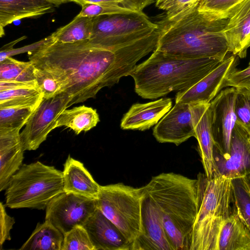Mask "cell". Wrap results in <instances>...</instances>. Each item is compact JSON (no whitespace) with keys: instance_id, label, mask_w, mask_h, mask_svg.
<instances>
[{"instance_id":"cell-37","label":"cell","mask_w":250,"mask_h":250,"mask_svg":"<svg viewBox=\"0 0 250 250\" xmlns=\"http://www.w3.org/2000/svg\"><path fill=\"white\" fill-rule=\"evenodd\" d=\"M54 40L52 34L32 44L18 48H12L8 50H0V62L9 57L21 53L34 52L46 43L49 42Z\"/></svg>"},{"instance_id":"cell-25","label":"cell","mask_w":250,"mask_h":250,"mask_svg":"<svg viewBox=\"0 0 250 250\" xmlns=\"http://www.w3.org/2000/svg\"><path fill=\"white\" fill-rule=\"evenodd\" d=\"M99 122L96 109L81 105L64 110L58 119L56 127L66 126L78 135L82 131L86 132L94 127Z\"/></svg>"},{"instance_id":"cell-6","label":"cell","mask_w":250,"mask_h":250,"mask_svg":"<svg viewBox=\"0 0 250 250\" xmlns=\"http://www.w3.org/2000/svg\"><path fill=\"white\" fill-rule=\"evenodd\" d=\"M64 192L62 172L37 161L22 165L6 188L5 206L10 208L44 209Z\"/></svg>"},{"instance_id":"cell-29","label":"cell","mask_w":250,"mask_h":250,"mask_svg":"<svg viewBox=\"0 0 250 250\" xmlns=\"http://www.w3.org/2000/svg\"><path fill=\"white\" fill-rule=\"evenodd\" d=\"M234 205L240 217L250 228V193L243 177L231 179Z\"/></svg>"},{"instance_id":"cell-9","label":"cell","mask_w":250,"mask_h":250,"mask_svg":"<svg viewBox=\"0 0 250 250\" xmlns=\"http://www.w3.org/2000/svg\"><path fill=\"white\" fill-rule=\"evenodd\" d=\"M70 102L69 97L64 92L43 99L21 133L24 151L36 150L46 139L48 134L57 128L59 117L69 107Z\"/></svg>"},{"instance_id":"cell-20","label":"cell","mask_w":250,"mask_h":250,"mask_svg":"<svg viewBox=\"0 0 250 250\" xmlns=\"http://www.w3.org/2000/svg\"><path fill=\"white\" fill-rule=\"evenodd\" d=\"M172 100L169 98L146 103L133 104L121 122L123 129L144 131L156 125L170 110Z\"/></svg>"},{"instance_id":"cell-7","label":"cell","mask_w":250,"mask_h":250,"mask_svg":"<svg viewBox=\"0 0 250 250\" xmlns=\"http://www.w3.org/2000/svg\"><path fill=\"white\" fill-rule=\"evenodd\" d=\"M143 187L122 183L101 186L97 207L121 230L132 246L143 233L142 202Z\"/></svg>"},{"instance_id":"cell-2","label":"cell","mask_w":250,"mask_h":250,"mask_svg":"<svg viewBox=\"0 0 250 250\" xmlns=\"http://www.w3.org/2000/svg\"><path fill=\"white\" fill-rule=\"evenodd\" d=\"M199 0L156 24L159 38L155 49L188 59L212 58L221 61L228 46L224 34L228 19L214 17L199 10Z\"/></svg>"},{"instance_id":"cell-32","label":"cell","mask_w":250,"mask_h":250,"mask_svg":"<svg viewBox=\"0 0 250 250\" xmlns=\"http://www.w3.org/2000/svg\"><path fill=\"white\" fill-rule=\"evenodd\" d=\"M62 250H95L83 226H77L64 235Z\"/></svg>"},{"instance_id":"cell-23","label":"cell","mask_w":250,"mask_h":250,"mask_svg":"<svg viewBox=\"0 0 250 250\" xmlns=\"http://www.w3.org/2000/svg\"><path fill=\"white\" fill-rule=\"evenodd\" d=\"M217 250H250V228L240 217L234 205L221 228Z\"/></svg>"},{"instance_id":"cell-3","label":"cell","mask_w":250,"mask_h":250,"mask_svg":"<svg viewBox=\"0 0 250 250\" xmlns=\"http://www.w3.org/2000/svg\"><path fill=\"white\" fill-rule=\"evenodd\" d=\"M157 209L173 250H189L201 202L200 182L173 172L152 177L143 187Z\"/></svg>"},{"instance_id":"cell-15","label":"cell","mask_w":250,"mask_h":250,"mask_svg":"<svg viewBox=\"0 0 250 250\" xmlns=\"http://www.w3.org/2000/svg\"><path fill=\"white\" fill-rule=\"evenodd\" d=\"M190 104L195 137L198 143V149L202 163L208 179L217 176L214 159V144L211 127L210 103H196Z\"/></svg>"},{"instance_id":"cell-4","label":"cell","mask_w":250,"mask_h":250,"mask_svg":"<svg viewBox=\"0 0 250 250\" xmlns=\"http://www.w3.org/2000/svg\"><path fill=\"white\" fill-rule=\"evenodd\" d=\"M221 62L212 58H181L155 49L147 60L137 65L130 76L139 96L155 99L191 87Z\"/></svg>"},{"instance_id":"cell-5","label":"cell","mask_w":250,"mask_h":250,"mask_svg":"<svg viewBox=\"0 0 250 250\" xmlns=\"http://www.w3.org/2000/svg\"><path fill=\"white\" fill-rule=\"evenodd\" d=\"M201 202L193 226L189 250H217L222 225L233 209L231 179L219 175L208 179L198 176Z\"/></svg>"},{"instance_id":"cell-12","label":"cell","mask_w":250,"mask_h":250,"mask_svg":"<svg viewBox=\"0 0 250 250\" xmlns=\"http://www.w3.org/2000/svg\"><path fill=\"white\" fill-rule=\"evenodd\" d=\"M217 176L229 179L250 174V131L236 121L226 158L214 154Z\"/></svg>"},{"instance_id":"cell-43","label":"cell","mask_w":250,"mask_h":250,"mask_svg":"<svg viewBox=\"0 0 250 250\" xmlns=\"http://www.w3.org/2000/svg\"><path fill=\"white\" fill-rule=\"evenodd\" d=\"M250 193V174L243 177Z\"/></svg>"},{"instance_id":"cell-34","label":"cell","mask_w":250,"mask_h":250,"mask_svg":"<svg viewBox=\"0 0 250 250\" xmlns=\"http://www.w3.org/2000/svg\"><path fill=\"white\" fill-rule=\"evenodd\" d=\"M34 75L38 86L41 90L43 98L53 97L63 92L61 83L51 73L35 67Z\"/></svg>"},{"instance_id":"cell-33","label":"cell","mask_w":250,"mask_h":250,"mask_svg":"<svg viewBox=\"0 0 250 250\" xmlns=\"http://www.w3.org/2000/svg\"><path fill=\"white\" fill-rule=\"evenodd\" d=\"M234 109L236 121L250 131V88H236Z\"/></svg>"},{"instance_id":"cell-35","label":"cell","mask_w":250,"mask_h":250,"mask_svg":"<svg viewBox=\"0 0 250 250\" xmlns=\"http://www.w3.org/2000/svg\"><path fill=\"white\" fill-rule=\"evenodd\" d=\"M134 11H136L126 8L118 4L87 3L82 6V10L77 16L94 18L103 15L128 13Z\"/></svg>"},{"instance_id":"cell-22","label":"cell","mask_w":250,"mask_h":250,"mask_svg":"<svg viewBox=\"0 0 250 250\" xmlns=\"http://www.w3.org/2000/svg\"><path fill=\"white\" fill-rule=\"evenodd\" d=\"M54 5L46 0H0V36L4 28L15 21L37 18L52 12Z\"/></svg>"},{"instance_id":"cell-39","label":"cell","mask_w":250,"mask_h":250,"mask_svg":"<svg viewBox=\"0 0 250 250\" xmlns=\"http://www.w3.org/2000/svg\"><path fill=\"white\" fill-rule=\"evenodd\" d=\"M0 249L3 244L6 240L11 239L10 231L15 223L14 218L8 215L5 210V206L2 202L0 203Z\"/></svg>"},{"instance_id":"cell-13","label":"cell","mask_w":250,"mask_h":250,"mask_svg":"<svg viewBox=\"0 0 250 250\" xmlns=\"http://www.w3.org/2000/svg\"><path fill=\"white\" fill-rule=\"evenodd\" d=\"M235 55L226 57L209 73L191 87L178 91L175 103L192 104L210 102L225 88V83L229 74L236 69Z\"/></svg>"},{"instance_id":"cell-14","label":"cell","mask_w":250,"mask_h":250,"mask_svg":"<svg viewBox=\"0 0 250 250\" xmlns=\"http://www.w3.org/2000/svg\"><path fill=\"white\" fill-rule=\"evenodd\" d=\"M153 135L160 143L179 146L195 136L190 104L175 103L174 106L155 125Z\"/></svg>"},{"instance_id":"cell-1","label":"cell","mask_w":250,"mask_h":250,"mask_svg":"<svg viewBox=\"0 0 250 250\" xmlns=\"http://www.w3.org/2000/svg\"><path fill=\"white\" fill-rule=\"evenodd\" d=\"M159 38L157 29L149 35L112 47H102L88 40L62 43L54 40L28 59L36 68L51 73L70 98L69 107L94 98L105 87L130 76L142 58L154 51Z\"/></svg>"},{"instance_id":"cell-36","label":"cell","mask_w":250,"mask_h":250,"mask_svg":"<svg viewBox=\"0 0 250 250\" xmlns=\"http://www.w3.org/2000/svg\"><path fill=\"white\" fill-rule=\"evenodd\" d=\"M199 0H156L155 6L166 12V18H170L191 6Z\"/></svg>"},{"instance_id":"cell-17","label":"cell","mask_w":250,"mask_h":250,"mask_svg":"<svg viewBox=\"0 0 250 250\" xmlns=\"http://www.w3.org/2000/svg\"><path fill=\"white\" fill-rule=\"evenodd\" d=\"M83 226L95 250H131L123 233L98 208Z\"/></svg>"},{"instance_id":"cell-27","label":"cell","mask_w":250,"mask_h":250,"mask_svg":"<svg viewBox=\"0 0 250 250\" xmlns=\"http://www.w3.org/2000/svg\"><path fill=\"white\" fill-rule=\"evenodd\" d=\"M93 18L76 16L68 24L52 33L55 41L62 43H73L89 40L93 29Z\"/></svg>"},{"instance_id":"cell-41","label":"cell","mask_w":250,"mask_h":250,"mask_svg":"<svg viewBox=\"0 0 250 250\" xmlns=\"http://www.w3.org/2000/svg\"><path fill=\"white\" fill-rule=\"evenodd\" d=\"M73 2L81 5L87 3H114L122 5V0H73Z\"/></svg>"},{"instance_id":"cell-18","label":"cell","mask_w":250,"mask_h":250,"mask_svg":"<svg viewBox=\"0 0 250 250\" xmlns=\"http://www.w3.org/2000/svg\"><path fill=\"white\" fill-rule=\"evenodd\" d=\"M223 32L228 51L245 58L250 47V0H245L230 14Z\"/></svg>"},{"instance_id":"cell-10","label":"cell","mask_w":250,"mask_h":250,"mask_svg":"<svg viewBox=\"0 0 250 250\" xmlns=\"http://www.w3.org/2000/svg\"><path fill=\"white\" fill-rule=\"evenodd\" d=\"M97 208L96 199L64 191L48 203L45 220L64 235L77 226H83Z\"/></svg>"},{"instance_id":"cell-16","label":"cell","mask_w":250,"mask_h":250,"mask_svg":"<svg viewBox=\"0 0 250 250\" xmlns=\"http://www.w3.org/2000/svg\"><path fill=\"white\" fill-rule=\"evenodd\" d=\"M143 190L142 202L143 233L134 243L131 250H173L157 209L144 191V188Z\"/></svg>"},{"instance_id":"cell-40","label":"cell","mask_w":250,"mask_h":250,"mask_svg":"<svg viewBox=\"0 0 250 250\" xmlns=\"http://www.w3.org/2000/svg\"><path fill=\"white\" fill-rule=\"evenodd\" d=\"M154 2V0H122L123 6L136 11H143L148 5Z\"/></svg>"},{"instance_id":"cell-8","label":"cell","mask_w":250,"mask_h":250,"mask_svg":"<svg viewBox=\"0 0 250 250\" xmlns=\"http://www.w3.org/2000/svg\"><path fill=\"white\" fill-rule=\"evenodd\" d=\"M158 28L143 11L103 15L93 18L88 40L102 47H112L140 39Z\"/></svg>"},{"instance_id":"cell-38","label":"cell","mask_w":250,"mask_h":250,"mask_svg":"<svg viewBox=\"0 0 250 250\" xmlns=\"http://www.w3.org/2000/svg\"><path fill=\"white\" fill-rule=\"evenodd\" d=\"M224 87L250 88V60L246 68L241 70L236 69L229 74Z\"/></svg>"},{"instance_id":"cell-11","label":"cell","mask_w":250,"mask_h":250,"mask_svg":"<svg viewBox=\"0 0 250 250\" xmlns=\"http://www.w3.org/2000/svg\"><path fill=\"white\" fill-rule=\"evenodd\" d=\"M235 97L236 88L230 87L221 90L210 102L213 155L226 158L229 154L231 133L236 121L234 109Z\"/></svg>"},{"instance_id":"cell-19","label":"cell","mask_w":250,"mask_h":250,"mask_svg":"<svg viewBox=\"0 0 250 250\" xmlns=\"http://www.w3.org/2000/svg\"><path fill=\"white\" fill-rule=\"evenodd\" d=\"M20 130L0 128V191L21 166L24 150Z\"/></svg>"},{"instance_id":"cell-30","label":"cell","mask_w":250,"mask_h":250,"mask_svg":"<svg viewBox=\"0 0 250 250\" xmlns=\"http://www.w3.org/2000/svg\"><path fill=\"white\" fill-rule=\"evenodd\" d=\"M245 0H199V10L214 17L228 19Z\"/></svg>"},{"instance_id":"cell-21","label":"cell","mask_w":250,"mask_h":250,"mask_svg":"<svg viewBox=\"0 0 250 250\" xmlns=\"http://www.w3.org/2000/svg\"><path fill=\"white\" fill-rule=\"evenodd\" d=\"M62 174L64 192L97 199L101 186L82 163L68 155L63 165Z\"/></svg>"},{"instance_id":"cell-28","label":"cell","mask_w":250,"mask_h":250,"mask_svg":"<svg viewBox=\"0 0 250 250\" xmlns=\"http://www.w3.org/2000/svg\"><path fill=\"white\" fill-rule=\"evenodd\" d=\"M35 66L30 62L9 57L0 62V82H14L37 84Z\"/></svg>"},{"instance_id":"cell-42","label":"cell","mask_w":250,"mask_h":250,"mask_svg":"<svg viewBox=\"0 0 250 250\" xmlns=\"http://www.w3.org/2000/svg\"><path fill=\"white\" fill-rule=\"evenodd\" d=\"M53 4L55 6H58L62 4L73 2V0H46Z\"/></svg>"},{"instance_id":"cell-31","label":"cell","mask_w":250,"mask_h":250,"mask_svg":"<svg viewBox=\"0 0 250 250\" xmlns=\"http://www.w3.org/2000/svg\"><path fill=\"white\" fill-rule=\"evenodd\" d=\"M34 111L29 108H0V128L21 129Z\"/></svg>"},{"instance_id":"cell-24","label":"cell","mask_w":250,"mask_h":250,"mask_svg":"<svg viewBox=\"0 0 250 250\" xmlns=\"http://www.w3.org/2000/svg\"><path fill=\"white\" fill-rule=\"evenodd\" d=\"M64 235L49 220L36 227L21 250H62Z\"/></svg>"},{"instance_id":"cell-26","label":"cell","mask_w":250,"mask_h":250,"mask_svg":"<svg viewBox=\"0 0 250 250\" xmlns=\"http://www.w3.org/2000/svg\"><path fill=\"white\" fill-rule=\"evenodd\" d=\"M43 99L38 87H22L0 91V108H29L35 110Z\"/></svg>"}]
</instances>
